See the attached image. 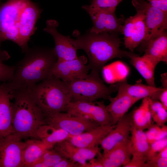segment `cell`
<instances>
[{"label": "cell", "instance_id": "obj_16", "mask_svg": "<svg viewBox=\"0 0 167 167\" xmlns=\"http://www.w3.org/2000/svg\"><path fill=\"white\" fill-rule=\"evenodd\" d=\"M132 111L126 114L115 125V127L101 141L99 144L105 153L115 147L130 139L129 135L133 124Z\"/></svg>", "mask_w": 167, "mask_h": 167}, {"label": "cell", "instance_id": "obj_35", "mask_svg": "<svg viewBox=\"0 0 167 167\" xmlns=\"http://www.w3.org/2000/svg\"><path fill=\"white\" fill-rule=\"evenodd\" d=\"M167 158L155 156L147 161L144 167H167Z\"/></svg>", "mask_w": 167, "mask_h": 167}, {"label": "cell", "instance_id": "obj_38", "mask_svg": "<svg viewBox=\"0 0 167 167\" xmlns=\"http://www.w3.org/2000/svg\"><path fill=\"white\" fill-rule=\"evenodd\" d=\"M162 84L163 90L160 95L159 99L164 108L167 110V83Z\"/></svg>", "mask_w": 167, "mask_h": 167}, {"label": "cell", "instance_id": "obj_21", "mask_svg": "<svg viewBox=\"0 0 167 167\" xmlns=\"http://www.w3.org/2000/svg\"><path fill=\"white\" fill-rule=\"evenodd\" d=\"M144 55L156 65L167 62V32L165 30L151 38L146 43Z\"/></svg>", "mask_w": 167, "mask_h": 167}, {"label": "cell", "instance_id": "obj_7", "mask_svg": "<svg viewBox=\"0 0 167 167\" xmlns=\"http://www.w3.org/2000/svg\"><path fill=\"white\" fill-rule=\"evenodd\" d=\"M65 112L89 120L99 125H113L111 116L103 101H71Z\"/></svg>", "mask_w": 167, "mask_h": 167}, {"label": "cell", "instance_id": "obj_39", "mask_svg": "<svg viewBox=\"0 0 167 167\" xmlns=\"http://www.w3.org/2000/svg\"><path fill=\"white\" fill-rule=\"evenodd\" d=\"M79 163L63 157L54 167H79Z\"/></svg>", "mask_w": 167, "mask_h": 167}, {"label": "cell", "instance_id": "obj_30", "mask_svg": "<svg viewBox=\"0 0 167 167\" xmlns=\"http://www.w3.org/2000/svg\"><path fill=\"white\" fill-rule=\"evenodd\" d=\"M53 148L46 150L32 167H54L63 157Z\"/></svg>", "mask_w": 167, "mask_h": 167}, {"label": "cell", "instance_id": "obj_42", "mask_svg": "<svg viewBox=\"0 0 167 167\" xmlns=\"http://www.w3.org/2000/svg\"><path fill=\"white\" fill-rule=\"evenodd\" d=\"M1 1V0H0V2Z\"/></svg>", "mask_w": 167, "mask_h": 167}, {"label": "cell", "instance_id": "obj_19", "mask_svg": "<svg viewBox=\"0 0 167 167\" xmlns=\"http://www.w3.org/2000/svg\"><path fill=\"white\" fill-rule=\"evenodd\" d=\"M118 92L115 97L109 98V100L110 103L106 106L111 116L113 125H115L126 113L130 108L140 100L130 96L119 88Z\"/></svg>", "mask_w": 167, "mask_h": 167}, {"label": "cell", "instance_id": "obj_3", "mask_svg": "<svg viewBox=\"0 0 167 167\" xmlns=\"http://www.w3.org/2000/svg\"><path fill=\"white\" fill-rule=\"evenodd\" d=\"M14 102L11 103L13 134L22 139L36 138L40 126L47 124L45 116L31 96L28 88L10 92Z\"/></svg>", "mask_w": 167, "mask_h": 167}, {"label": "cell", "instance_id": "obj_26", "mask_svg": "<svg viewBox=\"0 0 167 167\" xmlns=\"http://www.w3.org/2000/svg\"><path fill=\"white\" fill-rule=\"evenodd\" d=\"M130 139L132 156H145L149 150L150 144L144 131L136 127L133 124L131 130Z\"/></svg>", "mask_w": 167, "mask_h": 167}, {"label": "cell", "instance_id": "obj_20", "mask_svg": "<svg viewBox=\"0 0 167 167\" xmlns=\"http://www.w3.org/2000/svg\"><path fill=\"white\" fill-rule=\"evenodd\" d=\"M12 98L4 84H0V139L12 134Z\"/></svg>", "mask_w": 167, "mask_h": 167}, {"label": "cell", "instance_id": "obj_36", "mask_svg": "<svg viewBox=\"0 0 167 167\" xmlns=\"http://www.w3.org/2000/svg\"><path fill=\"white\" fill-rule=\"evenodd\" d=\"M147 161L146 156H132L129 161L123 167H144Z\"/></svg>", "mask_w": 167, "mask_h": 167}, {"label": "cell", "instance_id": "obj_28", "mask_svg": "<svg viewBox=\"0 0 167 167\" xmlns=\"http://www.w3.org/2000/svg\"><path fill=\"white\" fill-rule=\"evenodd\" d=\"M53 148L63 157L80 164L79 167H86L88 163L80 156L78 147L73 145L67 140L57 143Z\"/></svg>", "mask_w": 167, "mask_h": 167}, {"label": "cell", "instance_id": "obj_33", "mask_svg": "<svg viewBox=\"0 0 167 167\" xmlns=\"http://www.w3.org/2000/svg\"><path fill=\"white\" fill-rule=\"evenodd\" d=\"M123 0H91L89 6L91 8L115 12L118 5Z\"/></svg>", "mask_w": 167, "mask_h": 167}, {"label": "cell", "instance_id": "obj_5", "mask_svg": "<svg viewBox=\"0 0 167 167\" xmlns=\"http://www.w3.org/2000/svg\"><path fill=\"white\" fill-rule=\"evenodd\" d=\"M64 83L71 101L94 102L102 98L109 100L111 97V94L118 91V83L109 87L106 86L99 73L92 71L85 79Z\"/></svg>", "mask_w": 167, "mask_h": 167}, {"label": "cell", "instance_id": "obj_27", "mask_svg": "<svg viewBox=\"0 0 167 167\" xmlns=\"http://www.w3.org/2000/svg\"><path fill=\"white\" fill-rule=\"evenodd\" d=\"M150 98L143 99L141 105L132 111V118L133 124L139 129L144 131L152 124L149 104Z\"/></svg>", "mask_w": 167, "mask_h": 167}, {"label": "cell", "instance_id": "obj_4", "mask_svg": "<svg viewBox=\"0 0 167 167\" xmlns=\"http://www.w3.org/2000/svg\"><path fill=\"white\" fill-rule=\"evenodd\" d=\"M28 88L45 117L65 112L71 101L65 83L53 76Z\"/></svg>", "mask_w": 167, "mask_h": 167}, {"label": "cell", "instance_id": "obj_34", "mask_svg": "<svg viewBox=\"0 0 167 167\" xmlns=\"http://www.w3.org/2000/svg\"><path fill=\"white\" fill-rule=\"evenodd\" d=\"M166 146H167V138L150 143L147 155V161L154 156L159 151Z\"/></svg>", "mask_w": 167, "mask_h": 167}, {"label": "cell", "instance_id": "obj_12", "mask_svg": "<svg viewBox=\"0 0 167 167\" xmlns=\"http://www.w3.org/2000/svg\"><path fill=\"white\" fill-rule=\"evenodd\" d=\"M135 9V15L124 19L122 31L125 47L132 52L143 41L146 35L144 14L140 10Z\"/></svg>", "mask_w": 167, "mask_h": 167}, {"label": "cell", "instance_id": "obj_37", "mask_svg": "<svg viewBox=\"0 0 167 167\" xmlns=\"http://www.w3.org/2000/svg\"><path fill=\"white\" fill-rule=\"evenodd\" d=\"M152 6L167 13V0H148Z\"/></svg>", "mask_w": 167, "mask_h": 167}, {"label": "cell", "instance_id": "obj_29", "mask_svg": "<svg viewBox=\"0 0 167 167\" xmlns=\"http://www.w3.org/2000/svg\"><path fill=\"white\" fill-rule=\"evenodd\" d=\"M149 107L152 120L156 124L160 126L165 125L167 120V110L161 102L150 98Z\"/></svg>", "mask_w": 167, "mask_h": 167}, {"label": "cell", "instance_id": "obj_40", "mask_svg": "<svg viewBox=\"0 0 167 167\" xmlns=\"http://www.w3.org/2000/svg\"><path fill=\"white\" fill-rule=\"evenodd\" d=\"M86 167H103V166L98 158H93L89 160Z\"/></svg>", "mask_w": 167, "mask_h": 167}, {"label": "cell", "instance_id": "obj_17", "mask_svg": "<svg viewBox=\"0 0 167 167\" xmlns=\"http://www.w3.org/2000/svg\"><path fill=\"white\" fill-rule=\"evenodd\" d=\"M103 167H123L131 158L132 153L130 139L115 147L108 152L96 155Z\"/></svg>", "mask_w": 167, "mask_h": 167}, {"label": "cell", "instance_id": "obj_24", "mask_svg": "<svg viewBox=\"0 0 167 167\" xmlns=\"http://www.w3.org/2000/svg\"><path fill=\"white\" fill-rule=\"evenodd\" d=\"M71 135L66 131L49 124L41 126L36 133V138L43 142L50 149L58 143L66 140Z\"/></svg>", "mask_w": 167, "mask_h": 167}, {"label": "cell", "instance_id": "obj_14", "mask_svg": "<svg viewBox=\"0 0 167 167\" xmlns=\"http://www.w3.org/2000/svg\"><path fill=\"white\" fill-rule=\"evenodd\" d=\"M11 134L0 139V167H23V152L26 141Z\"/></svg>", "mask_w": 167, "mask_h": 167}, {"label": "cell", "instance_id": "obj_1", "mask_svg": "<svg viewBox=\"0 0 167 167\" xmlns=\"http://www.w3.org/2000/svg\"><path fill=\"white\" fill-rule=\"evenodd\" d=\"M15 66L12 79L4 84L10 92L29 88L53 75L58 58L54 49L39 46L29 48Z\"/></svg>", "mask_w": 167, "mask_h": 167}, {"label": "cell", "instance_id": "obj_10", "mask_svg": "<svg viewBox=\"0 0 167 167\" xmlns=\"http://www.w3.org/2000/svg\"><path fill=\"white\" fill-rule=\"evenodd\" d=\"M47 124L62 129L71 136L76 135L99 125L89 120L62 112L46 117Z\"/></svg>", "mask_w": 167, "mask_h": 167}, {"label": "cell", "instance_id": "obj_13", "mask_svg": "<svg viewBox=\"0 0 167 167\" xmlns=\"http://www.w3.org/2000/svg\"><path fill=\"white\" fill-rule=\"evenodd\" d=\"M88 59L84 55L68 61L57 60L52 70V75L64 82L87 77L90 70Z\"/></svg>", "mask_w": 167, "mask_h": 167}, {"label": "cell", "instance_id": "obj_25", "mask_svg": "<svg viewBox=\"0 0 167 167\" xmlns=\"http://www.w3.org/2000/svg\"><path fill=\"white\" fill-rule=\"evenodd\" d=\"M26 142L22 155L23 166L32 167L45 150L50 149L40 139H29Z\"/></svg>", "mask_w": 167, "mask_h": 167}, {"label": "cell", "instance_id": "obj_15", "mask_svg": "<svg viewBox=\"0 0 167 167\" xmlns=\"http://www.w3.org/2000/svg\"><path fill=\"white\" fill-rule=\"evenodd\" d=\"M58 23L53 19L48 20L44 31L51 35L54 40L55 47L54 49L58 60L68 61L77 58L78 49L75 46L73 39L69 36H65L59 33L57 28Z\"/></svg>", "mask_w": 167, "mask_h": 167}, {"label": "cell", "instance_id": "obj_6", "mask_svg": "<svg viewBox=\"0 0 167 167\" xmlns=\"http://www.w3.org/2000/svg\"><path fill=\"white\" fill-rule=\"evenodd\" d=\"M28 0H7L0 6V43L9 40L18 45L19 17Z\"/></svg>", "mask_w": 167, "mask_h": 167}, {"label": "cell", "instance_id": "obj_9", "mask_svg": "<svg viewBox=\"0 0 167 167\" xmlns=\"http://www.w3.org/2000/svg\"><path fill=\"white\" fill-rule=\"evenodd\" d=\"M42 11L36 4L30 0L21 11L18 25V45L23 53L29 48L28 42L36 29V24Z\"/></svg>", "mask_w": 167, "mask_h": 167}, {"label": "cell", "instance_id": "obj_23", "mask_svg": "<svg viewBox=\"0 0 167 167\" xmlns=\"http://www.w3.org/2000/svg\"><path fill=\"white\" fill-rule=\"evenodd\" d=\"M126 57L129 58L131 64L145 79L148 85L156 87L155 82L154 71L156 66L145 55L139 56L132 52H127Z\"/></svg>", "mask_w": 167, "mask_h": 167}, {"label": "cell", "instance_id": "obj_41", "mask_svg": "<svg viewBox=\"0 0 167 167\" xmlns=\"http://www.w3.org/2000/svg\"><path fill=\"white\" fill-rule=\"evenodd\" d=\"M156 155L162 158H167V146L161 150Z\"/></svg>", "mask_w": 167, "mask_h": 167}, {"label": "cell", "instance_id": "obj_2", "mask_svg": "<svg viewBox=\"0 0 167 167\" xmlns=\"http://www.w3.org/2000/svg\"><path fill=\"white\" fill-rule=\"evenodd\" d=\"M74 36L76 38L73 39V43L78 50L82 49L87 54L91 71L99 73L109 61L126 57V51L120 48L122 42L118 34L96 33L89 30L83 35Z\"/></svg>", "mask_w": 167, "mask_h": 167}, {"label": "cell", "instance_id": "obj_8", "mask_svg": "<svg viewBox=\"0 0 167 167\" xmlns=\"http://www.w3.org/2000/svg\"><path fill=\"white\" fill-rule=\"evenodd\" d=\"M135 9L143 12L146 28V35L143 42L146 43L153 36L167 28V13L151 6L144 0H132Z\"/></svg>", "mask_w": 167, "mask_h": 167}, {"label": "cell", "instance_id": "obj_11", "mask_svg": "<svg viewBox=\"0 0 167 167\" xmlns=\"http://www.w3.org/2000/svg\"><path fill=\"white\" fill-rule=\"evenodd\" d=\"M82 8L88 12L92 20L93 26L89 30L90 32L122 34L124 19L118 18L115 12L93 9L87 5L82 6Z\"/></svg>", "mask_w": 167, "mask_h": 167}, {"label": "cell", "instance_id": "obj_18", "mask_svg": "<svg viewBox=\"0 0 167 167\" xmlns=\"http://www.w3.org/2000/svg\"><path fill=\"white\" fill-rule=\"evenodd\" d=\"M115 125H98L77 135L71 136L66 140L77 147H94L99 144L101 141L115 127Z\"/></svg>", "mask_w": 167, "mask_h": 167}, {"label": "cell", "instance_id": "obj_22", "mask_svg": "<svg viewBox=\"0 0 167 167\" xmlns=\"http://www.w3.org/2000/svg\"><path fill=\"white\" fill-rule=\"evenodd\" d=\"M118 88L122 89L130 96L140 100L149 97L153 100H158L162 88H157L143 84L139 79L134 84H128L126 80L118 83Z\"/></svg>", "mask_w": 167, "mask_h": 167}, {"label": "cell", "instance_id": "obj_31", "mask_svg": "<svg viewBox=\"0 0 167 167\" xmlns=\"http://www.w3.org/2000/svg\"><path fill=\"white\" fill-rule=\"evenodd\" d=\"M11 56L6 51L1 49L0 43V81L5 82L10 81L12 79L15 66H9L5 64L4 62L8 60Z\"/></svg>", "mask_w": 167, "mask_h": 167}, {"label": "cell", "instance_id": "obj_32", "mask_svg": "<svg viewBox=\"0 0 167 167\" xmlns=\"http://www.w3.org/2000/svg\"><path fill=\"white\" fill-rule=\"evenodd\" d=\"M145 132L147 139L150 144L167 137V126H162L152 124Z\"/></svg>", "mask_w": 167, "mask_h": 167}]
</instances>
